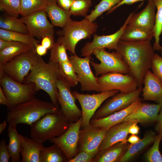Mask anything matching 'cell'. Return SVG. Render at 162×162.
<instances>
[{"label":"cell","mask_w":162,"mask_h":162,"mask_svg":"<svg viewBox=\"0 0 162 162\" xmlns=\"http://www.w3.org/2000/svg\"><path fill=\"white\" fill-rule=\"evenodd\" d=\"M116 51L128 66L129 74L136 80L138 88L142 87L155 54L151 40L129 42L120 40Z\"/></svg>","instance_id":"1"},{"label":"cell","mask_w":162,"mask_h":162,"mask_svg":"<svg viewBox=\"0 0 162 162\" xmlns=\"http://www.w3.org/2000/svg\"><path fill=\"white\" fill-rule=\"evenodd\" d=\"M37 62L26 76L23 83L33 82L38 90H42L49 95L51 102L59 106L58 102L57 80L61 75L58 64L45 62L41 56L37 55Z\"/></svg>","instance_id":"2"},{"label":"cell","mask_w":162,"mask_h":162,"mask_svg":"<svg viewBox=\"0 0 162 162\" xmlns=\"http://www.w3.org/2000/svg\"><path fill=\"white\" fill-rule=\"evenodd\" d=\"M60 110L59 106L52 102L35 98L8 110L6 119L9 126L21 123L30 125L46 114Z\"/></svg>","instance_id":"3"},{"label":"cell","mask_w":162,"mask_h":162,"mask_svg":"<svg viewBox=\"0 0 162 162\" xmlns=\"http://www.w3.org/2000/svg\"><path fill=\"white\" fill-rule=\"evenodd\" d=\"M70 123L60 110L47 113L30 125V137L43 143L63 134Z\"/></svg>","instance_id":"4"},{"label":"cell","mask_w":162,"mask_h":162,"mask_svg":"<svg viewBox=\"0 0 162 162\" xmlns=\"http://www.w3.org/2000/svg\"><path fill=\"white\" fill-rule=\"evenodd\" d=\"M98 28L97 24L90 21L86 17L80 21L71 19L62 30L57 32L59 37L56 42L63 44L67 50L75 55L78 42L82 39L90 38Z\"/></svg>","instance_id":"5"},{"label":"cell","mask_w":162,"mask_h":162,"mask_svg":"<svg viewBox=\"0 0 162 162\" xmlns=\"http://www.w3.org/2000/svg\"><path fill=\"white\" fill-rule=\"evenodd\" d=\"M0 86L7 97L8 110L15 106L35 98L38 90L33 82H18L5 74L0 78Z\"/></svg>","instance_id":"6"},{"label":"cell","mask_w":162,"mask_h":162,"mask_svg":"<svg viewBox=\"0 0 162 162\" xmlns=\"http://www.w3.org/2000/svg\"><path fill=\"white\" fill-rule=\"evenodd\" d=\"M38 60L34 49H31L2 65L0 68L14 80L21 83L35 65Z\"/></svg>","instance_id":"7"},{"label":"cell","mask_w":162,"mask_h":162,"mask_svg":"<svg viewBox=\"0 0 162 162\" xmlns=\"http://www.w3.org/2000/svg\"><path fill=\"white\" fill-rule=\"evenodd\" d=\"M92 54L100 61L99 64L92 60L90 61V64L94 70L96 76L109 72L129 73L128 66L116 51L109 52L104 48L97 49L94 51Z\"/></svg>","instance_id":"8"},{"label":"cell","mask_w":162,"mask_h":162,"mask_svg":"<svg viewBox=\"0 0 162 162\" xmlns=\"http://www.w3.org/2000/svg\"><path fill=\"white\" fill-rule=\"evenodd\" d=\"M119 92L114 90L89 94H81L76 91H73V94L79 102L82 108V116L80 129L90 124L92 116L105 100Z\"/></svg>","instance_id":"9"},{"label":"cell","mask_w":162,"mask_h":162,"mask_svg":"<svg viewBox=\"0 0 162 162\" xmlns=\"http://www.w3.org/2000/svg\"><path fill=\"white\" fill-rule=\"evenodd\" d=\"M100 92L116 90L120 92L128 93L138 88L135 78L129 73L109 72L97 77Z\"/></svg>","instance_id":"10"},{"label":"cell","mask_w":162,"mask_h":162,"mask_svg":"<svg viewBox=\"0 0 162 162\" xmlns=\"http://www.w3.org/2000/svg\"><path fill=\"white\" fill-rule=\"evenodd\" d=\"M142 86L138 88L135 91L130 93L120 92L115 94L97 110L92 118H102L128 107L140 99L139 97L142 92Z\"/></svg>","instance_id":"11"},{"label":"cell","mask_w":162,"mask_h":162,"mask_svg":"<svg viewBox=\"0 0 162 162\" xmlns=\"http://www.w3.org/2000/svg\"><path fill=\"white\" fill-rule=\"evenodd\" d=\"M69 58L77 75L81 90L100 92L97 77L94 75L90 67V61L92 59L91 56L81 58L75 54L69 56Z\"/></svg>","instance_id":"12"},{"label":"cell","mask_w":162,"mask_h":162,"mask_svg":"<svg viewBox=\"0 0 162 162\" xmlns=\"http://www.w3.org/2000/svg\"><path fill=\"white\" fill-rule=\"evenodd\" d=\"M57 86L60 111L70 123L76 122L82 117V112L75 103L76 99L71 91V87L61 77L57 80Z\"/></svg>","instance_id":"13"},{"label":"cell","mask_w":162,"mask_h":162,"mask_svg":"<svg viewBox=\"0 0 162 162\" xmlns=\"http://www.w3.org/2000/svg\"><path fill=\"white\" fill-rule=\"evenodd\" d=\"M82 120L81 117L76 122L70 123L69 128L63 134L49 140L62 150L68 161L78 153V143Z\"/></svg>","instance_id":"14"},{"label":"cell","mask_w":162,"mask_h":162,"mask_svg":"<svg viewBox=\"0 0 162 162\" xmlns=\"http://www.w3.org/2000/svg\"><path fill=\"white\" fill-rule=\"evenodd\" d=\"M45 10L34 12L20 19L26 24L29 34L41 40L46 36H54V26L47 18Z\"/></svg>","instance_id":"15"},{"label":"cell","mask_w":162,"mask_h":162,"mask_svg":"<svg viewBox=\"0 0 162 162\" xmlns=\"http://www.w3.org/2000/svg\"><path fill=\"white\" fill-rule=\"evenodd\" d=\"M107 130L94 126L91 123L80 129L78 143L79 152L84 151L95 156Z\"/></svg>","instance_id":"16"},{"label":"cell","mask_w":162,"mask_h":162,"mask_svg":"<svg viewBox=\"0 0 162 162\" xmlns=\"http://www.w3.org/2000/svg\"><path fill=\"white\" fill-rule=\"evenodd\" d=\"M134 12L130 14L123 26L115 33L106 35L94 34L93 40L91 42H86L81 49V56L85 57L91 56L94 51L97 49L106 48L110 50H116L124 30Z\"/></svg>","instance_id":"17"},{"label":"cell","mask_w":162,"mask_h":162,"mask_svg":"<svg viewBox=\"0 0 162 162\" xmlns=\"http://www.w3.org/2000/svg\"><path fill=\"white\" fill-rule=\"evenodd\" d=\"M136 122H138L135 120H129L122 122L110 128L100 145L98 152L106 150L117 142H127L129 128L131 125Z\"/></svg>","instance_id":"18"},{"label":"cell","mask_w":162,"mask_h":162,"mask_svg":"<svg viewBox=\"0 0 162 162\" xmlns=\"http://www.w3.org/2000/svg\"><path fill=\"white\" fill-rule=\"evenodd\" d=\"M162 103L149 104L141 103L132 112L127 116L123 122L135 120L138 123H148L156 122Z\"/></svg>","instance_id":"19"},{"label":"cell","mask_w":162,"mask_h":162,"mask_svg":"<svg viewBox=\"0 0 162 162\" xmlns=\"http://www.w3.org/2000/svg\"><path fill=\"white\" fill-rule=\"evenodd\" d=\"M148 1L147 5L143 9L137 13L133 14L128 25L153 31L155 23L156 8L153 0Z\"/></svg>","instance_id":"20"},{"label":"cell","mask_w":162,"mask_h":162,"mask_svg":"<svg viewBox=\"0 0 162 162\" xmlns=\"http://www.w3.org/2000/svg\"><path fill=\"white\" fill-rule=\"evenodd\" d=\"M141 103L140 99L126 108L107 116L98 119L92 118L90 123L94 126L108 130L113 126L122 122L124 118L132 112Z\"/></svg>","instance_id":"21"},{"label":"cell","mask_w":162,"mask_h":162,"mask_svg":"<svg viewBox=\"0 0 162 162\" xmlns=\"http://www.w3.org/2000/svg\"><path fill=\"white\" fill-rule=\"evenodd\" d=\"M20 141L21 162H40L43 143L34 138H28L19 134Z\"/></svg>","instance_id":"22"},{"label":"cell","mask_w":162,"mask_h":162,"mask_svg":"<svg viewBox=\"0 0 162 162\" xmlns=\"http://www.w3.org/2000/svg\"><path fill=\"white\" fill-rule=\"evenodd\" d=\"M143 84L142 93L143 100L162 103V83L150 70L146 74Z\"/></svg>","instance_id":"23"},{"label":"cell","mask_w":162,"mask_h":162,"mask_svg":"<svg viewBox=\"0 0 162 162\" xmlns=\"http://www.w3.org/2000/svg\"><path fill=\"white\" fill-rule=\"evenodd\" d=\"M45 10L54 27L63 28L71 19L72 14L70 11L60 7L56 0H48Z\"/></svg>","instance_id":"24"},{"label":"cell","mask_w":162,"mask_h":162,"mask_svg":"<svg viewBox=\"0 0 162 162\" xmlns=\"http://www.w3.org/2000/svg\"><path fill=\"white\" fill-rule=\"evenodd\" d=\"M129 145L127 142L115 143L106 150L99 152L93 158L92 162H119Z\"/></svg>","instance_id":"25"},{"label":"cell","mask_w":162,"mask_h":162,"mask_svg":"<svg viewBox=\"0 0 162 162\" xmlns=\"http://www.w3.org/2000/svg\"><path fill=\"white\" fill-rule=\"evenodd\" d=\"M154 36L153 30L128 24L124 30L120 40L129 42L151 40Z\"/></svg>","instance_id":"26"},{"label":"cell","mask_w":162,"mask_h":162,"mask_svg":"<svg viewBox=\"0 0 162 162\" xmlns=\"http://www.w3.org/2000/svg\"><path fill=\"white\" fill-rule=\"evenodd\" d=\"M156 136L155 133L152 130L147 132L144 137L139 141L135 144H130L119 162H126L131 160L146 147L153 142Z\"/></svg>","instance_id":"27"},{"label":"cell","mask_w":162,"mask_h":162,"mask_svg":"<svg viewBox=\"0 0 162 162\" xmlns=\"http://www.w3.org/2000/svg\"><path fill=\"white\" fill-rule=\"evenodd\" d=\"M16 125L9 126L8 128V136L9 142L8 145L10 155V161L12 162H21V155L20 141L19 134L16 128Z\"/></svg>","instance_id":"28"},{"label":"cell","mask_w":162,"mask_h":162,"mask_svg":"<svg viewBox=\"0 0 162 162\" xmlns=\"http://www.w3.org/2000/svg\"><path fill=\"white\" fill-rule=\"evenodd\" d=\"M0 38L21 43L34 49L40 41L28 34L7 30L0 28Z\"/></svg>","instance_id":"29"},{"label":"cell","mask_w":162,"mask_h":162,"mask_svg":"<svg viewBox=\"0 0 162 162\" xmlns=\"http://www.w3.org/2000/svg\"><path fill=\"white\" fill-rule=\"evenodd\" d=\"M0 28L29 34L26 25L20 18L8 14L0 16Z\"/></svg>","instance_id":"30"},{"label":"cell","mask_w":162,"mask_h":162,"mask_svg":"<svg viewBox=\"0 0 162 162\" xmlns=\"http://www.w3.org/2000/svg\"><path fill=\"white\" fill-rule=\"evenodd\" d=\"M40 162H67L68 159L62 150L56 144L42 150Z\"/></svg>","instance_id":"31"},{"label":"cell","mask_w":162,"mask_h":162,"mask_svg":"<svg viewBox=\"0 0 162 162\" xmlns=\"http://www.w3.org/2000/svg\"><path fill=\"white\" fill-rule=\"evenodd\" d=\"M31 49L21 43L0 50V65L4 64Z\"/></svg>","instance_id":"32"},{"label":"cell","mask_w":162,"mask_h":162,"mask_svg":"<svg viewBox=\"0 0 162 162\" xmlns=\"http://www.w3.org/2000/svg\"><path fill=\"white\" fill-rule=\"evenodd\" d=\"M61 77L71 88L76 86L78 81L77 75L70 62H62L58 64Z\"/></svg>","instance_id":"33"},{"label":"cell","mask_w":162,"mask_h":162,"mask_svg":"<svg viewBox=\"0 0 162 162\" xmlns=\"http://www.w3.org/2000/svg\"><path fill=\"white\" fill-rule=\"evenodd\" d=\"M157 9L156 20L153 30L155 39L153 46L154 50L160 51L161 46L160 44V37L162 33V0H153Z\"/></svg>","instance_id":"34"},{"label":"cell","mask_w":162,"mask_h":162,"mask_svg":"<svg viewBox=\"0 0 162 162\" xmlns=\"http://www.w3.org/2000/svg\"><path fill=\"white\" fill-rule=\"evenodd\" d=\"M21 14L25 16L45 9L48 0H20Z\"/></svg>","instance_id":"35"},{"label":"cell","mask_w":162,"mask_h":162,"mask_svg":"<svg viewBox=\"0 0 162 162\" xmlns=\"http://www.w3.org/2000/svg\"><path fill=\"white\" fill-rule=\"evenodd\" d=\"M122 0H101L97 5L94 9L91 11V13L85 17L90 21L94 22L96 18L101 16L103 13L108 11L118 4Z\"/></svg>","instance_id":"36"},{"label":"cell","mask_w":162,"mask_h":162,"mask_svg":"<svg viewBox=\"0 0 162 162\" xmlns=\"http://www.w3.org/2000/svg\"><path fill=\"white\" fill-rule=\"evenodd\" d=\"M66 51L63 44L55 42L50 49L49 61L56 64L70 62Z\"/></svg>","instance_id":"37"},{"label":"cell","mask_w":162,"mask_h":162,"mask_svg":"<svg viewBox=\"0 0 162 162\" xmlns=\"http://www.w3.org/2000/svg\"><path fill=\"white\" fill-rule=\"evenodd\" d=\"M0 9L8 15L18 17L21 14L20 0H0Z\"/></svg>","instance_id":"38"},{"label":"cell","mask_w":162,"mask_h":162,"mask_svg":"<svg viewBox=\"0 0 162 162\" xmlns=\"http://www.w3.org/2000/svg\"><path fill=\"white\" fill-rule=\"evenodd\" d=\"M162 139V132L156 136L153 144L145 154V158L149 162H162V155L159 150V146Z\"/></svg>","instance_id":"39"},{"label":"cell","mask_w":162,"mask_h":162,"mask_svg":"<svg viewBox=\"0 0 162 162\" xmlns=\"http://www.w3.org/2000/svg\"><path fill=\"white\" fill-rule=\"evenodd\" d=\"M92 5L91 0H74L70 11L73 16L85 17Z\"/></svg>","instance_id":"40"},{"label":"cell","mask_w":162,"mask_h":162,"mask_svg":"<svg viewBox=\"0 0 162 162\" xmlns=\"http://www.w3.org/2000/svg\"><path fill=\"white\" fill-rule=\"evenodd\" d=\"M150 68L154 74L162 83V57L155 53Z\"/></svg>","instance_id":"41"},{"label":"cell","mask_w":162,"mask_h":162,"mask_svg":"<svg viewBox=\"0 0 162 162\" xmlns=\"http://www.w3.org/2000/svg\"><path fill=\"white\" fill-rule=\"evenodd\" d=\"M95 156L84 151H79L73 158L68 162H92Z\"/></svg>","instance_id":"42"},{"label":"cell","mask_w":162,"mask_h":162,"mask_svg":"<svg viewBox=\"0 0 162 162\" xmlns=\"http://www.w3.org/2000/svg\"><path fill=\"white\" fill-rule=\"evenodd\" d=\"M10 159L8 145L5 140H2L0 142V162H8Z\"/></svg>","instance_id":"43"},{"label":"cell","mask_w":162,"mask_h":162,"mask_svg":"<svg viewBox=\"0 0 162 162\" xmlns=\"http://www.w3.org/2000/svg\"><path fill=\"white\" fill-rule=\"evenodd\" d=\"M54 36H46L41 40V44L48 50H50L55 43Z\"/></svg>","instance_id":"44"},{"label":"cell","mask_w":162,"mask_h":162,"mask_svg":"<svg viewBox=\"0 0 162 162\" xmlns=\"http://www.w3.org/2000/svg\"><path fill=\"white\" fill-rule=\"evenodd\" d=\"M145 0H122L118 4L108 10L106 14H108L111 13L118 8L123 4H126L129 5L133 4L137 2L143 1ZM147 0L148 1L149 0Z\"/></svg>","instance_id":"45"},{"label":"cell","mask_w":162,"mask_h":162,"mask_svg":"<svg viewBox=\"0 0 162 162\" xmlns=\"http://www.w3.org/2000/svg\"><path fill=\"white\" fill-rule=\"evenodd\" d=\"M74 0H56L58 5L62 9L70 11Z\"/></svg>","instance_id":"46"},{"label":"cell","mask_w":162,"mask_h":162,"mask_svg":"<svg viewBox=\"0 0 162 162\" xmlns=\"http://www.w3.org/2000/svg\"><path fill=\"white\" fill-rule=\"evenodd\" d=\"M19 43L0 38V50L16 45Z\"/></svg>","instance_id":"47"},{"label":"cell","mask_w":162,"mask_h":162,"mask_svg":"<svg viewBox=\"0 0 162 162\" xmlns=\"http://www.w3.org/2000/svg\"><path fill=\"white\" fill-rule=\"evenodd\" d=\"M35 50L37 55L42 56L45 55L47 52L48 50L41 44H37L35 47Z\"/></svg>","instance_id":"48"},{"label":"cell","mask_w":162,"mask_h":162,"mask_svg":"<svg viewBox=\"0 0 162 162\" xmlns=\"http://www.w3.org/2000/svg\"><path fill=\"white\" fill-rule=\"evenodd\" d=\"M156 122L157 124L155 127L156 130L159 133L162 132V106L159 112Z\"/></svg>","instance_id":"49"},{"label":"cell","mask_w":162,"mask_h":162,"mask_svg":"<svg viewBox=\"0 0 162 162\" xmlns=\"http://www.w3.org/2000/svg\"><path fill=\"white\" fill-rule=\"evenodd\" d=\"M0 104L3 105H8V101L7 97L1 86H0Z\"/></svg>","instance_id":"50"},{"label":"cell","mask_w":162,"mask_h":162,"mask_svg":"<svg viewBox=\"0 0 162 162\" xmlns=\"http://www.w3.org/2000/svg\"><path fill=\"white\" fill-rule=\"evenodd\" d=\"M138 122L134 123L130 125L129 129V133L131 134H137L139 132L140 128L137 125Z\"/></svg>","instance_id":"51"},{"label":"cell","mask_w":162,"mask_h":162,"mask_svg":"<svg viewBox=\"0 0 162 162\" xmlns=\"http://www.w3.org/2000/svg\"><path fill=\"white\" fill-rule=\"evenodd\" d=\"M140 139L136 134H131L127 139V141L130 144H135L139 141Z\"/></svg>","instance_id":"52"},{"label":"cell","mask_w":162,"mask_h":162,"mask_svg":"<svg viewBox=\"0 0 162 162\" xmlns=\"http://www.w3.org/2000/svg\"><path fill=\"white\" fill-rule=\"evenodd\" d=\"M7 125V122L6 121H4L0 124V134H2L5 130Z\"/></svg>","instance_id":"53"},{"label":"cell","mask_w":162,"mask_h":162,"mask_svg":"<svg viewBox=\"0 0 162 162\" xmlns=\"http://www.w3.org/2000/svg\"><path fill=\"white\" fill-rule=\"evenodd\" d=\"M160 51L161 52V55L162 56V46H161V48Z\"/></svg>","instance_id":"54"}]
</instances>
